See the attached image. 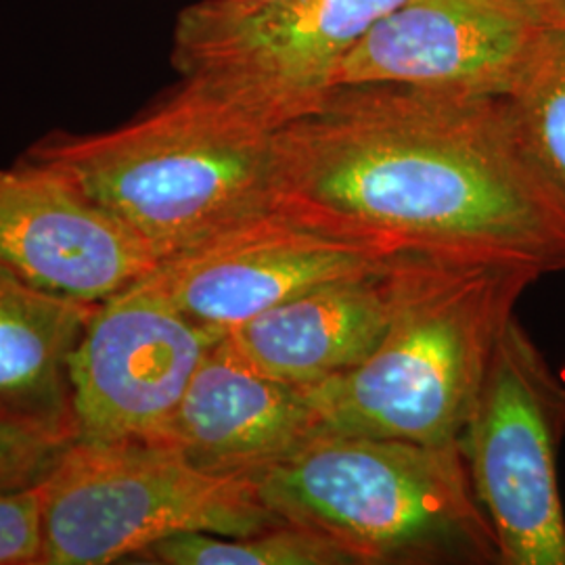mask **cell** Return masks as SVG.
I'll return each instance as SVG.
<instances>
[{"instance_id":"3957f363","label":"cell","mask_w":565,"mask_h":565,"mask_svg":"<svg viewBox=\"0 0 565 565\" xmlns=\"http://www.w3.org/2000/svg\"><path fill=\"white\" fill-rule=\"evenodd\" d=\"M539 279L511 264L408 254L382 342L308 390L319 436L459 445L494 345Z\"/></svg>"},{"instance_id":"2e32d148","label":"cell","mask_w":565,"mask_h":565,"mask_svg":"<svg viewBox=\"0 0 565 565\" xmlns=\"http://www.w3.org/2000/svg\"><path fill=\"white\" fill-rule=\"evenodd\" d=\"M548 179L565 195V18L548 25L518 88L507 97Z\"/></svg>"},{"instance_id":"5b68a950","label":"cell","mask_w":565,"mask_h":565,"mask_svg":"<svg viewBox=\"0 0 565 565\" xmlns=\"http://www.w3.org/2000/svg\"><path fill=\"white\" fill-rule=\"evenodd\" d=\"M42 486V565L135 562L184 532L247 536L282 524L252 476L207 471L160 443L74 440Z\"/></svg>"},{"instance_id":"4fadbf2b","label":"cell","mask_w":565,"mask_h":565,"mask_svg":"<svg viewBox=\"0 0 565 565\" xmlns=\"http://www.w3.org/2000/svg\"><path fill=\"white\" fill-rule=\"evenodd\" d=\"M408 254L279 303L226 331L223 342L282 384L303 390L327 384L363 363L382 342L401 300Z\"/></svg>"},{"instance_id":"30bf717a","label":"cell","mask_w":565,"mask_h":565,"mask_svg":"<svg viewBox=\"0 0 565 565\" xmlns=\"http://www.w3.org/2000/svg\"><path fill=\"white\" fill-rule=\"evenodd\" d=\"M543 0H404L343 57L342 84H408L509 97L548 25Z\"/></svg>"},{"instance_id":"e0dca14e","label":"cell","mask_w":565,"mask_h":565,"mask_svg":"<svg viewBox=\"0 0 565 565\" xmlns=\"http://www.w3.org/2000/svg\"><path fill=\"white\" fill-rule=\"evenodd\" d=\"M74 440L0 415V486L42 484Z\"/></svg>"},{"instance_id":"5bb4252c","label":"cell","mask_w":565,"mask_h":565,"mask_svg":"<svg viewBox=\"0 0 565 565\" xmlns=\"http://www.w3.org/2000/svg\"><path fill=\"white\" fill-rule=\"evenodd\" d=\"M97 306L0 266V415L76 440L67 364Z\"/></svg>"},{"instance_id":"8992f818","label":"cell","mask_w":565,"mask_h":565,"mask_svg":"<svg viewBox=\"0 0 565 565\" xmlns=\"http://www.w3.org/2000/svg\"><path fill=\"white\" fill-rule=\"evenodd\" d=\"M564 440L565 384L511 317L459 438L503 565H565Z\"/></svg>"},{"instance_id":"d6986e66","label":"cell","mask_w":565,"mask_h":565,"mask_svg":"<svg viewBox=\"0 0 565 565\" xmlns=\"http://www.w3.org/2000/svg\"><path fill=\"white\" fill-rule=\"evenodd\" d=\"M545 4H548L557 15H564L565 18V0H543Z\"/></svg>"},{"instance_id":"ba28073f","label":"cell","mask_w":565,"mask_h":565,"mask_svg":"<svg viewBox=\"0 0 565 565\" xmlns=\"http://www.w3.org/2000/svg\"><path fill=\"white\" fill-rule=\"evenodd\" d=\"M221 338L147 277L99 303L67 364L76 440L156 443Z\"/></svg>"},{"instance_id":"52a82bcc","label":"cell","mask_w":565,"mask_h":565,"mask_svg":"<svg viewBox=\"0 0 565 565\" xmlns=\"http://www.w3.org/2000/svg\"><path fill=\"white\" fill-rule=\"evenodd\" d=\"M404 0H198L184 7L170 60L277 120H291L329 88L350 49Z\"/></svg>"},{"instance_id":"277c9868","label":"cell","mask_w":565,"mask_h":565,"mask_svg":"<svg viewBox=\"0 0 565 565\" xmlns=\"http://www.w3.org/2000/svg\"><path fill=\"white\" fill-rule=\"evenodd\" d=\"M254 480L279 522L354 565L501 564L459 445L319 436Z\"/></svg>"},{"instance_id":"ffe728a7","label":"cell","mask_w":565,"mask_h":565,"mask_svg":"<svg viewBox=\"0 0 565 565\" xmlns=\"http://www.w3.org/2000/svg\"><path fill=\"white\" fill-rule=\"evenodd\" d=\"M235 2H242V4H268V2H275V0H235Z\"/></svg>"},{"instance_id":"ac0fdd59","label":"cell","mask_w":565,"mask_h":565,"mask_svg":"<svg viewBox=\"0 0 565 565\" xmlns=\"http://www.w3.org/2000/svg\"><path fill=\"white\" fill-rule=\"evenodd\" d=\"M44 486H0V565H42Z\"/></svg>"},{"instance_id":"7c38bea8","label":"cell","mask_w":565,"mask_h":565,"mask_svg":"<svg viewBox=\"0 0 565 565\" xmlns=\"http://www.w3.org/2000/svg\"><path fill=\"white\" fill-rule=\"evenodd\" d=\"M317 436L308 390L256 371L221 338L156 443L207 471L254 478Z\"/></svg>"},{"instance_id":"8fae6325","label":"cell","mask_w":565,"mask_h":565,"mask_svg":"<svg viewBox=\"0 0 565 565\" xmlns=\"http://www.w3.org/2000/svg\"><path fill=\"white\" fill-rule=\"evenodd\" d=\"M160 258L126 224L53 170L0 168V266L25 282L102 303L141 281Z\"/></svg>"},{"instance_id":"7a4b0ae2","label":"cell","mask_w":565,"mask_h":565,"mask_svg":"<svg viewBox=\"0 0 565 565\" xmlns=\"http://www.w3.org/2000/svg\"><path fill=\"white\" fill-rule=\"evenodd\" d=\"M281 121L181 78L160 102L102 132H51L23 160L74 184L162 263L277 207Z\"/></svg>"},{"instance_id":"9c48e42d","label":"cell","mask_w":565,"mask_h":565,"mask_svg":"<svg viewBox=\"0 0 565 565\" xmlns=\"http://www.w3.org/2000/svg\"><path fill=\"white\" fill-rule=\"evenodd\" d=\"M394 256L275 207L163 258L147 281L184 317L224 335L315 287L371 273Z\"/></svg>"},{"instance_id":"6da1fadb","label":"cell","mask_w":565,"mask_h":565,"mask_svg":"<svg viewBox=\"0 0 565 565\" xmlns=\"http://www.w3.org/2000/svg\"><path fill=\"white\" fill-rule=\"evenodd\" d=\"M277 210L390 254L565 273V195L507 97L333 86L277 130Z\"/></svg>"},{"instance_id":"9a60e30c","label":"cell","mask_w":565,"mask_h":565,"mask_svg":"<svg viewBox=\"0 0 565 565\" xmlns=\"http://www.w3.org/2000/svg\"><path fill=\"white\" fill-rule=\"evenodd\" d=\"M139 564L160 565H354L323 534L296 524H277L247 536L184 532L147 546Z\"/></svg>"}]
</instances>
